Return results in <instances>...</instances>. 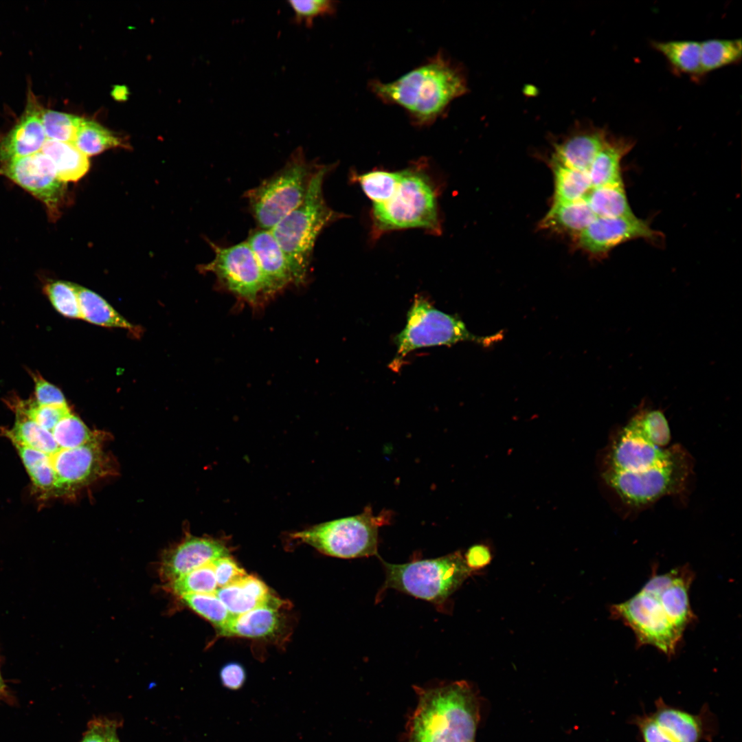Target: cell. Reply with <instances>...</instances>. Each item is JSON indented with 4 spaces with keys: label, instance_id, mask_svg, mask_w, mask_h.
<instances>
[{
    "label": "cell",
    "instance_id": "6da1fadb",
    "mask_svg": "<svg viewBox=\"0 0 742 742\" xmlns=\"http://www.w3.org/2000/svg\"><path fill=\"white\" fill-rule=\"evenodd\" d=\"M693 578L687 565L660 574L653 572L638 593L611 607V616L632 630L638 644L653 646L671 657L695 618L689 599Z\"/></svg>",
    "mask_w": 742,
    "mask_h": 742
},
{
    "label": "cell",
    "instance_id": "7a4b0ae2",
    "mask_svg": "<svg viewBox=\"0 0 742 742\" xmlns=\"http://www.w3.org/2000/svg\"><path fill=\"white\" fill-rule=\"evenodd\" d=\"M371 91L383 102L404 109L416 126H429L467 91L460 67L441 52L394 81L372 80Z\"/></svg>",
    "mask_w": 742,
    "mask_h": 742
},
{
    "label": "cell",
    "instance_id": "3957f363",
    "mask_svg": "<svg viewBox=\"0 0 742 742\" xmlns=\"http://www.w3.org/2000/svg\"><path fill=\"white\" fill-rule=\"evenodd\" d=\"M416 692L418 703L408 724V742H474L480 703L469 683L416 687Z\"/></svg>",
    "mask_w": 742,
    "mask_h": 742
},
{
    "label": "cell",
    "instance_id": "277c9868",
    "mask_svg": "<svg viewBox=\"0 0 742 742\" xmlns=\"http://www.w3.org/2000/svg\"><path fill=\"white\" fill-rule=\"evenodd\" d=\"M331 165L318 164L302 202L270 229L282 248L296 284L306 281L316 240L321 232L342 215L331 209L323 193Z\"/></svg>",
    "mask_w": 742,
    "mask_h": 742
},
{
    "label": "cell",
    "instance_id": "5b68a950",
    "mask_svg": "<svg viewBox=\"0 0 742 742\" xmlns=\"http://www.w3.org/2000/svg\"><path fill=\"white\" fill-rule=\"evenodd\" d=\"M372 219L374 236L409 228L440 234L437 190L423 164L401 170L399 183L390 197L372 206Z\"/></svg>",
    "mask_w": 742,
    "mask_h": 742
},
{
    "label": "cell",
    "instance_id": "8992f818",
    "mask_svg": "<svg viewBox=\"0 0 742 742\" xmlns=\"http://www.w3.org/2000/svg\"><path fill=\"white\" fill-rule=\"evenodd\" d=\"M317 166L299 147L282 168L245 192L259 228L270 230L302 202Z\"/></svg>",
    "mask_w": 742,
    "mask_h": 742
},
{
    "label": "cell",
    "instance_id": "52a82bcc",
    "mask_svg": "<svg viewBox=\"0 0 742 742\" xmlns=\"http://www.w3.org/2000/svg\"><path fill=\"white\" fill-rule=\"evenodd\" d=\"M382 563L385 573L383 591L394 589L436 605L443 604L473 572L460 551L403 564Z\"/></svg>",
    "mask_w": 742,
    "mask_h": 742
},
{
    "label": "cell",
    "instance_id": "ba28073f",
    "mask_svg": "<svg viewBox=\"0 0 742 742\" xmlns=\"http://www.w3.org/2000/svg\"><path fill=\"white\" fill-rule=\"evenodd\" d=\"M390 513L374 515L366 506L361 513L296 532L291 536L322 553L342 559L377 555L379 527L389 524Z\"/></svg>",
    "mask_w": 742,
    "mask_h": 742
},
{
    "label": "cell",
    "instance_id": "9c48e42d",
    "mask_svg": "<svg viewBox=\"0 0 742 742\" xmlns=\"http://www.w3.org/2000/svg\"><path fill=\"white\" fill-rule=\"evenodd\" d=\"M503 337L502 332L489 336L471 333L456 315L435 308L427 299L416 296L407 312L405 328L396 336L397 357L402 359L418 348L451 346L460 341H472L489 346Z\"/></svg>",
    "mask_w": 742,
    "mask_h": 742
},
{
    "label": "cell",
    "instance_id": "30bf717a",
    "mask_svg": "<svg viewBox=\"0 0 742 742\" xmlns=\"http://www.w3.org/2000/svg\"><path fill=\"white\" fill-rule=\"evenodd\" d=\"M692 462L681 448L668 460L638 471L604 469L606 483L625 502L636 506L682 492L691 473Z\"/></svg>",
    "mask_w": 742,
    "mask_h": 742
},
{
    "label": "cell",
    "instance_id": "8fae6325",
    "mask_svg": "<svg viewBox=\"0 0 742 742\" xmlns=\"http://www.w3.org/2000/svg\"><path fill=\"white\" fill-rule=\"evenodd\" d=\"M208 243L214 256L199 266L201 272L213 273L219 284L253 306L267 297L260 268L246 240L227 247Z\"/></svg>",
    "mask_w": 742,
    "mask_h": 742
},
{
    "label": "cell",
    "instance_id": "7c38bea8",
    "mask_svg": "<svg viewBox=\"0 0 742 742\" xmlns=\"http://www.w3.org/2000/svg\"><path fill=\"white\" fill-rule=\"evenodd\" d=\"M55 474V495L70 494L109 472L99 438L78 447L60 448L49 455Z\"/></svg>",
    "mask_w": 742,
    "mask_h": 742
},
{
    "label": "cell",
    "instance_id": "4fadbf2b",
    "mask_svg": "<svg viewBox=\"0 0 742 742\" xmlns=\"http://www.w3.org/2000/svg\"><path fill=\"white\" fill-rule=\"evenodd\" d=\"M3 174L43 201L50 211H56L63 199L61 181L52 160L43 152L13 158L1 170Z\"/></svg>",
    "mask_w": 742,
    "mask_h": 742
},
{
    "label": "cell",
    "instance_id": "5bb4252c",
    "mask_svg": "<svg viewBox=\"0 0 742 742\" xmlns=\"http://www.w3.org/2000/svg\"><path fill=\"white\" fill-rule=\"evenodd\" d=\"M579 246L588 253L607 254L618 245L643 238L659 242L661 233L653 229L647 221L636 215L627 217H597L578 235Z\"/></svg>",
    "mask_w": 742,
    "mask_h": 742
},
{
    "label": "cell",
    "instance_id": "9a60e30c",
    "mask_svg": "<svg viewBox=\"0 0 742 742\" xmlns=\"http://www.w3.org/2000/svg\"><path fill=\"white\" fill-rule=\"evenodd\" d=\"M680 448L679 445L657 447L625 426L609 447L604 469L641 471L668 460Z\"/></svg>",
    "mask_w": 742,
    "mask_h": 742
},
{
    "label": "cell",
    "instance_id": "2e32d148",
    "mask_svg": "<svg viewBox=\"0 0 742 742\" xmlns=\"http://www.w3.org/2000/svg\"><path fill=\"white\" fill-rule=\"evenodd\" d=\"M227 555H229L227 548L218 539L189 537L165 552L160 563V575L169 583Z\"/></svg>",
    "mask_w": 742,
    "mask_h": 742
},
{
    "label": "cell",
    "instance_id": "e0dca14e",
    "mask_svg": "<svg viewBox=\"0 0 742 742\" xmlns=\"http://www.w3.org/2000/svg\"><path fill=\"white\" fill-rule=\"evenodd\" d=\"M254 254L265 284L267 297L291 284H296L290 265L269 229L258 228L247 240Z\"/></svg>",
    "mask_w": 742,
    "mask_h": 742
},
{
    "label": "cell",
    "instance_id": "ac0fdd59",
    "mask_svg": "<svg viewBox=\"0 0 742 742\" xmlns=\"http://www.w3.org/2000/svg\"><path fill=\"white\" fill-rule=\"evenodd\" d=\"M610 133L605 127L593 124L579 126L555 144L552 159L567 167L588 172Z\"/></svg>",
    "mask_w": 742,
    "mask_h": 742
},
{
    "label": "cell",
    "instance_id": "d6986e66",
    "mask_svg": "<svg viewBox=\"0 0 742 742\" xmlns=\"http://www.w3.org/2000/svg\"><path fill=\"white\" fill-rule=\"evenodd\" d=\"M216 594L232 616L262 606L280 609L285 604V602L272 594L269 587L258 578L248 574L234 584L218 588Z\"/></svg>",
    "mask_w": 742,
    "mask_h": 742
},
{
    "label": "cell",
    "instance_id": "ffe728a7",
    "mask_svg": "<svg viewBox=\"0 0 742 742\" xmlns=\"http://www.w3.org/2000/svg\"><path fill=\"white\" fill-rule=\"evenodd\" d=\"M47 139L41 111L29 109L0 145V159L28 156L41 151Z\"/></svg>",
    "mask_w": 742,
    "mask_h": 742
},
{
    "label": "cell",
    "instance_id": "44dd1931",
    "mask_svg": "<svg viewBox=\"0 0 742 742\" xmlns=\"http://www.w3.org/2000/svg\"><path fill=\"white\" fill-rule=\"evenodd\" d=\"M634 145L632 138L609 135L587 172L592 188L623 183L621 161Z\"/></svg>",
    "mask_w": 742,
    "mask_h": 742
},
{
    "label": "cell",
    "instance_id": "7402d4cb",
    "mask_svg": "<svg viewBox=\"0 0 742 742\" xmlns=\"http://www.w3.org/2000/svg\"><path fill=\"white\" fill-rule=\"evenodd\" d=\"M279 610L271 606L257 607L232 616L218 632L221 636L225 637L262 638L272 636L280 627Z\"/></svg>",
    "mask_w": 742,
    "mask_h": 742
},
{
    "label": "cell",
    "instance_id": "603a6c76",
    "mask_svg": "<svg viewBox=\"0 0 742 742\" xmlns=\"http://www.w3.org/2000/svg\"><path fill=\"white\" fill-rule=\"evenodd\" d=\"M653 49L664 56L672 71L699 80L701 76L699 41L692 40L652 41Z\"/></svg>",
    "mask_w": 742,
    "mask_h": 742
},
{
    "label": "cell",
    "instance_id": "cb8c5ba5",
    "mask_svg": "<svg viewBox=\"0 0 742 742\" xmlns=\"http://www.w3.org/2000/svg\"><path fill=\"white\" fill-rule=\"evenodd\" d=\"M651 717L675 742H699L703 725L698 716L666 705L659 699Z\"/></svg>",
    "mask_w": 742,
    "mask_h": 742
},
{
    "label": "cell",
    "instance_id": "d4e9b609",
    "mask_svg": "<svg viewBox=\"0 0 742 742\" xmlns=\"http://www.w3.org/2000/svg\"><path fill=\"white\" fill-rule=\"evenodd\" d=\"M41 152L52 160L59 179L64 183L78 181L89 169L88 157L71 142L47 139Z\"/></svg>",
    "mask_w": 742,
    "mask_h": 742
},
{
    "label": "cell",
    "instance_id": "484cf974",
    "mask_svg": "<svg viewBox=\"0 0 742 742\" xmlns=\"http://www.w3.org/2000/svg\"><path fill=\"white\" fill-rule=\"evenodd\" d=\"M81 319L91 324L128 329L137 335L140 330L120 315L105 300L95 292L76 284Z\"/></svg>",
    "mask_w": 742,
    "mask_h": 742
},
{
    "label": "cell",
    "instance_id": "4316f807",
    "mask_svg": "<svg viewBox=\"0 0 742 742\" xmlns=\"http://www.w3.org/2000/svg\"><path fill=\"white\" fill-rule=\"evenodd\" d=\"M596 218L586 201L581 199L569 203H553L541 225L578 235Z\"/></svg>",
    "mask_w": 742,
    "mask_h": 742
},
{
    "label": "cell",
    "instance_id": "83f0119b",
    "mask_svg": "<svg viewBox=\"0 0 742 742\" xmlns=\"http://www.w3.org/2000/svg\"><path fill=\"white\" fill-rule=\"evenodd\" d=\"M584 199L597 217L633 216L623 183L592 188Z\"/></svg>",
    "mask_w": 742,
    "mask_h": 742
},
{
    "label": "cell",
    "instance_id": "f1b7e54d",
    "mask_svg": "<svg viewBox=\"0 0 742 742\" xmlns=\"http://www.w3.org/2000/svg\"><path fill=\"white\" fill-rule=\"evenodd\" d=\"M16 421L11 429H3V434L12 444L27 447L46 454H53L60 447L56 443L51 431L37 423L16 413Z\"/></svg>",
    "mask_w": 742,
    "mask_h": 742
},
{
    "label": "cell",
    "instance_id": "f546056e",
    "mask_svg": "<svg viewBox=\"0 0 742 742\" xmlns=\"http://www.w3.org/2000/svg\"><path fill=\"white\" fill-rule=\"evenodd\" d=\"M701 78L723 67L736 65L742 58L741 39L710 38L700 42Z\"/></svg>",
    "mask_w": 742,
    "mask_h": 742
},
{
    "label": "cell",
    "instance_id": "4dcf8cb0",
    "mask_svg": "<svg viewBox=\"0 0 742 742\" xmlns=\"http://www.w3.org/2000/svg\"><path fill=\"white\" fill-rule=\"evenodd\" d=\"M554 173V203H569L584 199L592 188L588 173L552 159Z\"/></svg>",
    "mask_w": 742,
    "mask_h": 742
},
{
    "label": "cell",
    "instance_id": "1f68e13d",
    "mask_svg": "<svg viewBox=\"0 0 742 742\" xmlns=\"http://www.w3.org/2000/svg\"><path fill=\"white\" fill-rule=\"evenodd\" d=\"M73 144L87 157L96 155L117 147H126V142L100 124L82 118Z\"/></svg>",
    "mask_w": 742,
    "mask_h": 742
},
{
    "label": "cell",
    "instance_id": "d6a6232c",
    "mask_svg": "<svg viewBox=\"0 0 742 742\" xmlns=\"http://www.w3.org/2000/svg\"><path fill=\"white\" fill-rule=\"evenodd\" d=\"M625 427L660 447L665 448L671 441L667 420L659 410L642 409L634 415Z\"/></svg>",
    "mask_w": 742,
    "mask_h": 742
},
{
    "label": "cell",
    "instance_id": "836d02e7",
    "mask_svg": "<svg viewBox=\"0 0 742 742\" xmlns=\"http://www.w3.org/2000/svg\"><path fill=\"white\" fill-rule=\"evenodd\" d=\"M34 486L45 495H54L55 474L48 454L14 445Z\"/></svg>",
    "mask_w": 742,
    "mask_h": 742
},
{
    "label": "cell",
    "instance_id": "e575fe53",
    "mask_svg": "<svg viewBox=\"0 0 742 742\" xmlns=\"http://www.w3.org/2000/svg\"><path fill=\"white\" fill-rule=\"evenodd\" d=\"M353 178L372 201V205H379L385 202L397 187L401 178V170L392 172L374 170L353 175Z\"/></svg>",
    "mask_w": 742,
    "mask_h": 742
},
{
    "label": "cell",
    "instance_id": "d590c367",
    "mask_svg": "<svg viewBox=\"0 0 742 742\" xmlns=\"http://www.w3.org/2000/svg\"><path fill=\"white\" fill-rule=\"evenodd\" d=\"M168 589L179 597L195 594H215L218 585L213 562L168 583Z\"/></svg>",
    "mask_w": 742,
    "mask_h": 742
},
{
    "label": "cell",
    "instance_id": "8d00e7d4",
    "mask_svg": "<svg viewBox=\"0 0 742 742\" xmlns=\"http://www.w3.org/2000/svg\"><path fill=\"white\" fill-rule=\"evenodd\" d=\"M180 598L188 607L214 625L218 631L232 617L216 593L188 594Z\"/></svg>",
    "mask_w": 742,
    "mask_h": 742
},
{
    "label": "cell",
    "instance_id": "74e56055",
    "mask_svg": "<svg viewBox=\"0 0 742 742\" xmlns=\"http://www.w3.org/2000/svg\"><path fill=\"white\" fill-rule=\"evenodd\" d=\"M52 434L58 445L63 449L78 447L97 438V435L72 413L60 420Z\"/></svg>",
    "mask_w": 742,
    "mask_h": 742
},
{
    "label": "cell",
    "instance_id": "f35d334b",
    "mask_svg": "<svg viewBox=\"0 0 742 742\" xmlns=\"http://www.w3.org/2000/svg\"><path fill=\"white\" fill-rule=\"evenodd\" d=\"M41 118L47 139L73 143L82 117L52 111H41Z\"/></svg>",
    "mask_w": 742,
    "mask_h": 742
},
{
    "label": "cell",
    "instance_id": "ab89813d",
    "mask_svg": "<svg viewBox=\"0 0 742 742\" xmlns=\"http://www.w3.org/2000/svg\"><path fill=\"white\" fill-rule=\"evenodd\" d=\"M12 406L16 413L24 415L51 432L60 420L71 413L67 404L43 405L35 400L16 401Z\"/></svg>",
    "mask_w": 742,
    "mask_h": 742
},
{
    "label": "cell",
    "instance_id": "60d3db41",
    "mask_svg": "<svg viewBox=\"0 0 742 742\" xmlns=\"http://www.w3.org/2000/svg\"><path fill=\"white\" fill-rule=\"evenodd\" d=\"M44 291L59 313L69 318L81 319L76 284L52 281L45 286Z\"/></svg>",
    "mask_w": 742,
    "mask_h": 742
},
{
    "label": "cell",
    "instance_id": "b9f144b4",
    "mask_svg": "<svg viewBox=\"0 0 742 742\" xmlns=\"http://www.w3.org/2000/svg\"><path fill=\"white\" fill-rule=\"evenodd\" d=\"M288 3L294 12L293 21L308 27L313 26L317 17L333 14L337 7V2L330 0H290Z\"/></svg>",
    "mask_w": 742,
    "mask_h": 742
},
{
    "label": "cell",
    "instance_id": "7bdbcfd3",
    "mask_svg": "<svg viewBox=\"0 0 742 742\" xmlns=\"http://www.w3.org/2000/svg\"><path fill=\"white\" fill-rule=\"evenodd\" d=\"M213 567L218 588L234 584L247 575L230 555L215 560Z\"/></svg>",
    "mask_w": 742,
    "mask_h": 742
},
{
    "label": "cell",
    "instance_id": "ee69618b",
    "mask_svg": "<svg viewBox=\"0 0 742 742\" xmlns=\"http://www.w3.org/2000/svg\"><path fill=\"white\" fill-rule=\"evenodd\" d=\"M36 402L43 405H67L63 394L57 387L45 380L40 374H33Z\"/></svg>",
    "mask_w": 742,
    "mask_h": 742
},
{
    "label": "cell",
    "instance_id": "f6af8a7d",
    "mask_svg": "<svg viewBox=\"0 0 742 742\" xmlns=\"http://www.w3.org/2000/svg\"><path fill=\"white\" fill-rule=\"evenodd\" d=\"M636 721L644 742H675L651 716L639 717Z\"/></svg>",
    "mask_w": 742,
    "mask_h": 742
},
{
    "label": "cell",
    "instance_id": "bcb514c9",
    "mask_svg": "<svg viewBox=\"0 0 742 742\" xmlns=\"http://www.w3.org/2000/svg\"><path fill=\"white\" fill-rule=\"evenodd\" d=\"M464 558L467 566L473 572H476L490 563L492 553L487 545L475 544L467 550Z\"/></svg>",
    "mask_w": 742,
    "mask_h": 742
},
{
    "label": "cell",
    "instance_id": "7dc6e473",
    "mask_svg": "<svg viewBox=\"0 0 742 742\" xmlns=\"http://www.w3.org/2000/svg\"><path fill=\"white\" fill-rule=\"evenodd\" d=\"M245 669L237 663L225 665L220 672V678L223 685L231 690L241 688L245 681Z\"/></svg>",
    "mask_w": 742,
    "mask_h": 742
},
{
    "label": "cell",
    "instance_id": "c3c4849f",
    "mask_svg": "<svg viewBox=\"0 0 742 742\" xmlns=\"http://www.w3.org/2000/svg\"><path fill=\"white\" fill-rule=\"evenodd\" d=\"M80 742H105L103 718L89 721L88 728Z\"/></svg>",
    "mask_w": 742,
    "mask_h": 742
},
{
    "label": "cell",
    "instance_id": "681fc988",
    "mask_svg": "<svg viewBox=\"0 0 742 742\" xmlns=\"http://www.w3.org/2000/svg\"><path fill=\"white\" fill-rule=\"evenodd\" d=\"M105 742H120L117 736L116 721L103 718Z\"/></svg>",
    "mask_w": 742,
    "mask_h": 742
},
{
    "label": "cell",
    "instance_id": "f907efd6",
    "mask_svg": "<svg viewBox=\"0 0 742 742\" xmlns=\"http://www.w3.org/2000/svg\"><path fill=\"white\" fill-rule=\"evenodd\" d=\"M126 87L120 86H117L112 92V95L116 100L126 99Z\"/></svg>",
    "mask_w": 742,
    "mask_h": 742
},
{
    "label": "cell",
    "instance_id": "816d5d0a",
    "mask_svg": "<svg viewBox=\"0 0 742 742\" xmlns=\"http://www.w3.org/2000/svg\"><path fill=\"white\" fill-rule=\"evenodd\" d=\"M4 686H4V683H3V679H2V677H1V673H0V689H1V690L2 691H3V689H4Z\"/></svg>",
    "mask_w": 742,
    "mask_h": 742
},
{
    "label": "cell",
    "instance_id": "f5cc1de1",
    "mask_svg": "<svg viewBox=\"0 0 742 742\" xmlns=\"http://www.w3.org/2000/svg\"><path fill=\"white\" fill-rule=\"evenodd\" d=\"M1 692H2V690H1V689H0V695H1Z\"/></svg>",
    "mask_w": 742,
    "mask_h": 742
}]
</instances>
